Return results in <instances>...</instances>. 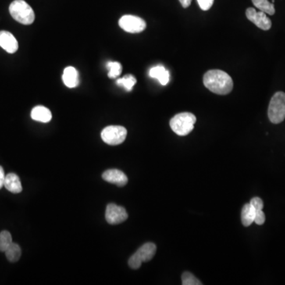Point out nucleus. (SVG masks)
Here are the masks:
<instances>
[{
    "label": "nucleus",
    "instance_id": "f257e3e1",
    "mask_svg": "<svg viewBox=\"0 0 285 285\" xmlns=\"http://www.w3.org/2000/svg\"><path fill=\"white\" fill-rule=\"evenodd\" d=\"M204 86L210 91L219 95H226L232 92L234 83L231 76L221 70H210L204 74Z\"/></svg>",
    "mask_w": 285,
    "mask_h": 285
},
{
    "label": "nucleus",
    "instance_id": "f03ea898",
    "mask_svg": "<svg viewBox=\"0 0 285 285\" xmlns=\"http://www.w3.org/2000/svg\"><path fill=\"white\" fill-rule=\"evenodd\" d=\"M197 118L191 112L177 114L169 122V126L174 133L180 136H187L194 129Z\"/></svg>",
    "mask_w": 285,
    "mask_h": 285
},
{
    "label": "nucleus",
    "instance_id": "7ed1b4c3",
    "mask_svg": "<svg viewBox=\"0 0 285 285\" xmlns=\"http://www.w3.org/2000/svg\"><path fill=\"white\" fill-rule=\"evenodd\" d=\"M9 11L12 18L21 24L31 25L35 19L33 8L24 0H15L11 3Z\"/></svg>",
    "mask_w": 285,
    "mask_h": 285
},
{
    "label": "nucleus",
    "instance_id": "20e7f679",
    "mask_svg": "<svg viewBox=\"0 0 285 285\" xmlns=\"http://www.w3.org/2000/svg\"><path fill=\"white\" fill-rule=\"evenodd\" d=\"M268 116L272 124H280L285 119V93L276 92L269 102Z\"/></svg>",
    "mask_w": 285,
    "mask_h": 285
},
{
    "label": "nucleus",
    "instance_id": "39448f33",
    "mask_svg": "<svg viewBox=\"0 0 285 285\" xmlns=\"http://www.w3.org/2000/svg\"><path fill=\"white\" fill-rule=\"evenodd\" d=\"M156 246L152 243L143 245L129 260V265L133 269H137L143 262L149 261L154 258L156 253Z\"/></svg>",
    "mask_w": 285,
    "mask_h": 285
},
{
    "label": "nucleus",
    "instance_id": "423d86ee",
    "mask_svg": "<svg viewBox=\"0 0 285 285\" xmlns=\"http://www.w3.org/2000/svg\"><path fill=\"white\" fill-rule=\"evenodd\" d=\"M127 133V129L123 126L111 125L102 130L101 136L105 144L115 146L119 145L125 141Z\"/></svg>",
    "mask_w": 285,
    "mask_h": 285
},
{
    "label": "nucleus",
    "instance_id": "0eeeda50",
    "mask_svg": "<svg viewBox=\"0 0 285 285\" xmlns=\"http://www.w3.org/2000/svg\"><path fill=\"white\" fill-rule=\"evenodd\" d=\"M120 27L125 32L130 33H141L147 27L144 19L135 15H124L119 20Z\"/></svg>",
    "mask_w": 285,
    "mask_h": 285
},
{
    "label": "nucleus",
    "instance_id": "6e6552de",
    "mask_svg": "<svg viewBox=\"0 0 285 285\" xmlns=\"http://www.w3.org/2000/svg\"><path fill=\"white\" fill-rule=\"evenodd\" d=\"M127 211L122 206L115 204L107 205L105 210V219L111 225H117L123 223L128 219Z\"/></svg>",
    "mask_w": 285,
    "mask_h": 285
},
{
    "label": "nucleus",
    "instance_id": "1a4fd4ad",
    "mask_svg": "<svg viewBox=\"0 0 285 285\" xmlns=\"http://www.w3.org/2000/svg\"><path fill=\"white\" fill-rule=\"evenodd\" d=\"M262 11H257L254 8H249L246 11L247 19L262 30H269L272 27V22Z\"/></svg>",
    "mask_w": 285,
    "mask_h": 285
},
{
    "label": "nucleus",
    "instance_id": "9d476101",
    "mask_svg": "<svg viewBox=\"0 0 285 285\" xmlns=\"http://www.w3.org/2000/svg\"><path fill=\"white\" fill-rule=\"evenodd\" d=\"M102 179L105 182L123 187L128 183V178L122 170L117 169H107L102 175Z\"/></svg>",
    "mask_w": 285,
    "mask_h": 285
},
{
    "label": "nucleus",
    "instance_id": "9b49d317",
    "mask_svg": "<svg viewBox=\"0 0 285 285\" xmlns=\"http://www.w3.org/2000/svg\"><path fill=\"white\" fill-rule=\"evenodd\" d=\"M0 47L8 53H15L19 49V43L12 33L0 31Z\"/></svg>",
    "mask_w": 285,
    "mask_h": 285
},
{
    "label": "nucleus",
    "instance_id": "f8f14e48",
    "mask_svg": "<svg viewBox=\"0 0 285 285\" xmlns=\"http://www.w3.org/2000/svg\"><path fill=\"white\" fill-rule=\"evenodd\" d=\"M62 79L65 86L69 88H75L79 86V73L76 68L73 67H68L65 68Z\"/></svg>",
    "mask_w": 285,
    "mask_h": 285
},
{
    "label": "nucleus",
    "instance_id": "ddd939ff",
    "mask_svg": "<svg viewBox=\"0 0 285 285\" xmlns=\"http://www.w3.org/2000/svg\"><path fill=\"white\" fill-rule=\"evenodd\" d=\"M4 187L13 193H19L22 191V183L18 175L14 173H10L6 175Z\"/></svg>",
    "mask_w": 285,
    "mask_h": 285
},
{
    "label": "nucleus",
    "instance_id": "4468645a",
    "mask_svg": "<svg viewBox=\"0 0 285 285\" xmlns=\"http://www.w3.org/2000/svg\"><path fill=\"white\" fill-rule=\"evenodd\" d=\"M32 119L42 123H48L52 120V112L46 107L38 105L32 109Z\"/></svg>",
    "mask_w": 285,
    "mask_h": 285
},
{
    "label": "nucleus",
    "instance_id": "2eb2a0df",
    "mask_svg": "<svg viewBox=\"0 0 285 285\" xmlns=\"http://www.w3.org/2000/svg\"><path fill=\"white\" fill-rule=\"evenodd\" d=\"M149 76L153 79H158L162 86H166L169 81V73L163 66H156L151 68Z\"/></svg>",
    "mask_w": 285,
    "mask_h": 285
},
{
    "label": "nucleus",
    "instance_id": "dca6fc26",
    "mask_svg": "<svg viewBox=\"0 0 285 285\" xmlns=\"http://www.w3.org/2000/svg\"><path fill=\"white\" fill-rule=\"evenodd\" d=\"M256 211L252 205L249 204H245L242 209V223L243 226H249L254 222Z\"/></svg>",
    "mask_w": 285,
    "mask_h": 285
},
{
    "label": "nucleus",
    "instance_id": "f3484780",
    "mask_svg": "<svg viewBox=\"0 0 285 285\" xmlns=\"http://www.w3.org/2000/svg\"><path fill=\"white\" fill-rule=\"evenodd\" d=\"M5 254L8 261H11V262H17L20 259L22 250H21L19 244L12 243L11 246L8 247V250H6Z\"/></svg>",
    "mask_w": 285,
    "mask_h": 285
},
{
    "label": "nucleus",
    "instance_id": "a211bd4d",
    "mask_svg": "<svg viewBox=\"0 0 285 285\" xmlns=\"http://www.w3.org/2000/svg\"><path fill=\"white\" fill-rule=\"evenodd\" d=\"M251 1L259 11L265 12L267 15H274V5L272 3L269 2V0H251Z\"/></svg>",
    "mask_w": 285,
    "mask_h": 285
},
{
    "label": "nucleus",
    "instance_id": "6ab92c4d",
    "mask_svg": "<svg viewBox=\"0 0 285 285\" xmlns=\"http://www.w3.org/2000/svg\"><path fill=\"white\" fill-rule=\"evenodd\" d=\"M117 83L119 86L123 87L128 91H131L136 85V79L133 75H126L123 78L118 79Z\"/></svg>",
    "mask_w": 285,
    "mask_h": 285
},
{
    "label": "nucleus",
    "instance_id": "aec40b11",
    "mask_svg": "<svg viewBox=\"0 0 285 285\" xmlns=\"http://www.w3.org/2000/svg\"><path fill=\"white\" fill-rule=\"evenodd\" d=\"M12 243L13 242L11 233L8 231H3L0 233V251L5 252Z\"/></svg>",
    "mask_w": 285,
    "mask_h": 285
},
{
    "label": "nucleus",
    "instance_id": "412c9836",
    "mask_svg": "<svg viewBox=\"0 0 285 285\" xmlns=\"http://www.w3.org/2000/svg\"><path fill=\"white\" fill-rule=\"evenodd\" d=\"M107 68H109L108 76L110 79H116L122 75V65L118 62H109L107 64Z\"/></svg>",
    "mask_w": 285,
    "mask_h": 285
},
{
    "label": "nucleus",
    "instance_id": "4be33fe9",
    "mask_svg": "<svg viewBox=\"0 0 285 285\" xmlns=\"http://www.w3.org/2000/svg\"><path fill=\"white\" fill-rule=\"evenodd\" d=\"M182 284L183 285H201L200 280L195 277L194 275L192 274L191 272H186L182 274Z\"/></svg>",
    "mask_w": 285,
    "mask_h": 285
},
{
    "label": "nucleus",
    "instance_id": "5701e85b",
    "mask_svg": "<svg viewBox=\"0 0 285 285\" xmlns=\"http://www.w3.org/2000/svg\"><path fill=\"white\" fill-rule=\"evenodd\" d=\"M250 204L252 205L253 208L257 211L263 209L264 204L263 201L259 197H254V198L250 201Z\"/></svg>",
    "mask_w": 285,
    "mask_h": 285
},
{
    "label": "nucleus",
    "instance_id": "b1692460",
    "mask_svg": "<svg viewBox=\"0 0 285 285\" xmlns=\"http://www.w3.org/2000/svg\"><path fill=\"white\" fill-rule=\"evenodd\" d=\"M200 8L203 11H208L213 5L214 0H197Z\"/></svg>",
    "mask_w": 285,
    "mask_h": 285
},
{
    "label": "nucleus",
    "instance_id": "393cba45",
    "mask_svg": "<svg viewBox=\"0 0 285 285\" xmlns=\"http://www.w3.org/2000/svg\"><path fill=\"white\" fill-rule=\"evenodd\" d=\"M265 215L262 210L257 211L255 213V218H254V223L258 225H262L265 223Z\"/></svg>",
    "mask_w": 285,
    "mask_h": 285
},
{
    "label": "nucleus",
    "instance_id": "a878e982",
    "mask_svg": "<svg viewBox=\"0 0 285 285\" xmlns=\"http://www.w3.org/2000/svg\"><path fill=\"white\" fill-rule=\"evenodd\" d=\"M5 172H4V168L0 166V190L4 186V182H5Z\"/></svg>",
    "mask_w": 285,
    "mask_h": 285
},
{
    "label": "nucleus",
    "instance_id": "bb28decb",
    "mask_svg": "<svg viewBox=\"0 0 285 285\" xmlns=\"http://www.w3.org/2000/svg\"><path fill=\"white\" fill-rule=\"evenodd\" d=\"M179 2L182 4V7L184 8H187L190 7L191 4L192 0H179Z\"/></svg>",
    "mask_w": 285,
    "mask_h": 285
}]
</instances>
